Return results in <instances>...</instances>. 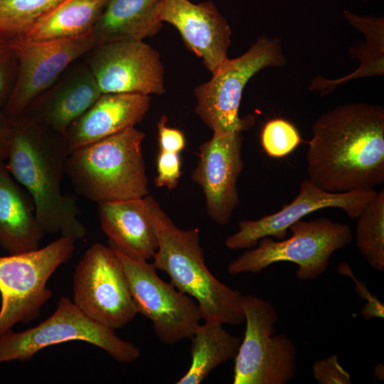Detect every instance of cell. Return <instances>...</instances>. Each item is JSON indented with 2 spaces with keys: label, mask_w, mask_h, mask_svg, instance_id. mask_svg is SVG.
Wrapping results in <instances>:
<instances>
[{
  "label": "cell",
  "mask_w": 384,
  "mask_h": 384,
  "mask_svg": "<svg viewBox=\"0 0 384 384\" xmlns=\"http://www.w3.org/2000/svg\"><path fill=\"white\" fill-rule=\"evenodd\" d=\"M181 174L179 153L160 150L157 156V175L154 178L156 186L169 190L175 188Z\"/></svg>",
  "instance_id": "29"
},
{
  "label": "cell",
  "mask_w": 384,
  "mask_h": 384,
  "mask_svg": "<svg viewBox=\"0 0 384 384\" xmlns=\"http://www.w3.org/2000/svg\"><path fill=\"white\" fill-rule=\"evenodd\" d=\"M166 122V115L157 122L160 150L180 153L186 146L185 137L180 130L167 127Z\"/></svg>",
  "instance_id": "32"
},
{
  "label": "cell",
  "mask_w": 384,
  "mask_h": 384,
  "mask_svg": "<svg viewBox=\"0 0 384 384\" xmlns=\"http://www.w3.org/2000/svg\"><path fill=\"white\" fill-rule=\"evenodd\" d=\"M159 246L152 262L179 291L193 297L204 321L239 325L245 321L242 294L218 281L208 269L198 228L177 227L153 196H144Z\"/></svg>",
  "instance_id": "3"
},
{
  "label": "cell",
  "mask_w": 384,
  "mask_h": 384,
  "mask_svg": "<svg viewBox=\"0 0 384 384\" xmlns=\"http://www.w3.org/2000/svg\"><path fill=\"white\" fill-rule=\"evenodd\" d=\"M297 129L288 121L274 119L267 122L261 133V144L272 157L279 158L292 152L300 143Z\"/></svg>",
  "instance_id": "27"
},
{
  "label": "cell",
  "mask_w": 384,
  "mask_h": 384,
  "mask_svg": "<svg viewBox=\"0 0 384 384\" xmlns=\"http://www.w3.org/2000/svg\"><path fill=\"white\" fill-rule=\"evenodd\" d=\"M11 134V118L0 110V164L8 157Z\"/></svg>",
  "instance_id": "33"
},
{
  "label": "cell",
  "mask_w": 384,
  "mask_h": 384,
  "mask_svg": "<svg viewBox=\"0 0 384 384\" xmlns=\"http://www.w3.org/2000/svg\"><path fill=\"white\" fill-rule=\"evenodd\" d=\"M338 272L341 274H348L353 278L356 284V291L358 292L359 297L368 301V303L366 304L361 309V314L366 319H370L373 317L383 319L384 317V308L383 304H381L375 296L371 295L369 293L365 284L355 278L352 274L348 264L346 262H341L338 265Z\"/></svg>",
  "instance_id": "31"
},
{
  "label": "cell",
  "mask_w": 384,
  "mask_h": 384,
  "mask_svg": "<svg viewBox=\"0 0 384 384\" xmlns=\"http://www.w3.org/2000/svg\"><path fill=\"white\" fill-rule=\"evenodd\" d=\"M87 53L86 64L102 93L165 92L160 55L142 41L101 43Z\"/></svg>",
  "instance_id": "13"
},
{
  "label": "cell",
  "mask_w": 384,
  "mask_h": 384,
  "mask_svg": "<svg viewBox=\"0 0 384 384\" xmlns=\"http://www.w3.org/2000/svg\"><path fill=\"white\" fill-rule=\"evenodd\" d=\"M75 241L61 236L43 248L0 257V338L16 324L39 316L53 296L46 283L72 257Z\"/></svg>",
  "instance_id": "7"
},
{
  "label": "cell",
  "mask_w": 384,
  "mask_h": 384,
  "mask_svg": "<svg viewBox=\"0 0 384 384\" xmlns=\"http://www.w3.org/2000/svg\"><path fill=\"white\" fill-rule=\"evenodd\" d=\"M286 64L278 38L258 37L245 53L227 59L212 73L209 81L196 88L195 113L213 132L242 133L254 124L252 117L239 115L245 85L261 70Z\"/></svg>",
  "instance_id": "5"
},
{
  "label": "cell",
  "mask_w": 384,
  "mask_h": 384,
  "mask_svg": "<svg viewBox=\"0 0 384 384\" xmlns=\"http://www.w3.org/2000/svg\"><path fill=\"white\" fill-rule=\"evenodd\" d=\"M10 43L18 61L16 81L4 110L11 118L22 115L73 61L97 45L92 33L48 41L10 38Z\"/></svg>",
  "instance_id": "12"
},
{
  "label": "cell",
  "mask_w": 384,
  "mask_h": 384,
  "mask_svg": "<svg viewBox=\"0 0 384 384\" xmlns=\"http://www.w3.org/2000/svg\"><path fill=\"white\" fill-rule=\"evenodd\" d=\"M343 15L353 27L366 36V43L350 50L351 55L357 58L361 64L353 73L341 78L329 80L321 76L314 78L309 89L319 90L322 95H326L336 87L353 80L384 75L383 17L361 16L347 10L344 11Z\"/></svg>",
  "instance_id": "22"
},
{
  "label": "cell",
  "mask_w": 384,
  "mask_h": 384,
  "mask_svg": "<svg viewBox=\"0 0 384 384\" xmlns=\"http://www.w3.org/2000/svg\"><path fill=\"white\" fill-rule=\"evenodd\" d=\"M72 341L91 343L121 363L133 362L141 355L137 346L119 338L114 329L94 320L62 297L53 314L38 325L21 332L11 330L0 338V363L26 362L46 347Z\"/></svg>",
  "instance_id": "8"
},
{
  "label": "cell",
  "mask_w": 384,
  "mask_h": 384,
  "mask_svg": "<svg viewBox=\"0 0 384 384\" xmlns=\"http://www.w3.org/2000/svg\"><path fill=\"white\" fill-rule=\"evenodd\" d=\"M64 0H0V34L24 36Z\"/></svg>",
  "instance_id": "26"
},
{
  "label": "cell",
  "mask_w": 384,
  "mask_h": 384,
  "mask_svg": "<svg viewBox=\"0 0 384 384\" xmlns=\"http://www.w3.org/2000/svg\"><path fill=\"white\" fill-rule=\"evenodd\" d=\"M374 375L378 379L383 380V366L381 364H378L375 367Z\"/></svg>",
  "instance_id": "34"
},
{
  "label": "cell",
  "mask_w": 384,
  "mask_h": 384,
  "mask_svg": "<svg viewBox=\"0 0 384 384\" xmlns=\"http://www.w3.org/2000/svg\"><path fill=\"white\" fill-rule=\"evenodd\" d=\"M101 94L93 74L85 63L72 70L53 89L46 90L35 99L23 114L65 136L69 126Z\"/></svg>",
  "instance_id": "18"
},
{
  "label": "cell",
  "mask_w": 384,
  "mask_h": 384,
  "mask_svg": "<svg viewBox=\"0 0 384 384\" xmlns=\"http://www.w3.org/2000/svg\"><path fill=\"white\" fill-rule=\"evenodd\" d=\"M309 180L331 193L372 189L384 182V109L362 102L338 105L312 127Z\"/></svg>",
  "instance_id": "1"
},
{
  "label": "cell",
  "mask_w": 384,
  "mask_h": 384,
  "mask_svg": "<svg viewBox=\"0 0 384 384\" xmlns=\"http://www.w3.org/2000/svg\"><path fill=\"white\" fill-rule=\"evenodd\" d=\"M153 16L176 27L188 48L202 59L211 73L228 59L231 29L213 2L160 0Z\"/></svg>",
  "instance_id": "16"
},
{
  "label": "cell",
  "mask_w": 384,
  "mask_h": 384,
  "mask_svg": "<svg viewBox=\"0 0 384 384\" xmlns=\"http://www.w3.org/2000/svg\"><path fill=\"white\" fill-rule=\"evenodd\" d=\"M246 328L235 357L234 384H286L297 370V351L284 334H274L279 316L267 300L242 295Z\"/></svg>",
  "instance_id": "9"
},
{
  "label": "cell",
  "mask_w": 384,
  "mask_h": 384,
  "mask_svg": "<svg viewBox=\"0 0 384 384\" xmlns=\"http://www.w3.org/2000/svg\"><path fill=\"white\" fill-rule=\"evenodd\" d=\"M110 247L122 264L137 314L151 321L158 338L166 344L191 339L202 319L197 302L163 281L153 263L131 258Z\"/></svg>",
  "instance_id": "11"
},
{
  "label": "cell",
  "mask_w": 384,
  "mask_h": 384,
  "mask_svg": "<svg viewBox=\"0 0 384 384\" xmlns=\"http://www.w3.org/2000/svg\"><path fill=\"white\" fill-rule=\"evenodd\" d=\"M191 339V363L176 384H199L210 371L225 361L235 358L240 338L228 333L223 324L205 321L199 324Z\"/></svg>",
  "instance_id": "24"
},
{
  "label": "cell",
  "mask_w": 384,
  "mask_h": 384,
  "mask_svg": "<svg viewBox=\"0 0 384 384\" xmlns=\"http://www.w3.org/2000/svg\"><path fill=\"white\" fill-rule=\"evenodd\" d=\"M11 120L6 167L32 198L41 226L46 233L82 238L86 228L77 200L61 191L68 156L65 136L24 114Z\"/></svg>",
  "instance_id": "2"
},
{
  "label": "cell",
  "mask_w": 384,
  "mask_h": 384,
  "mask_svg": "<svg viewBox=\"0 0 384 384\" xmlns=\"http://www.w3.org/2000/svg\"><path fill=\"white\" fill-rule=\"evenodd\" d=\"M376 194L373 188L331 193L305 179L301 181L299 193L290 203L284 205L279 211L260 219L241 220L238 231L227 237L225 245L230 250H237L254 248L263 237L284 240L292 224L324 208H338L351 218H358Z\"/></svg>",
  "instance_id": "14"
},
{
  "label": "cell",
  "mask_w": 384,
  "mask_h": 384,
  "mask_svg": "<svg viewBox=\"0 0 384 384\" xmlns=\"http://www.w3.org/2000/svg\"><path fill=\"white\" fill-rule=\"evenodd\" d=\"M18 70V61L10 38L0 34V109L5 107L11 95Z\"/></svg>",
  "instance_id": "28"
},
{
  "label": "cell",
  "mask_w": 384,
  "mask_h": 384,
  "mask_svg": "<svg viewBox=\"0 0 384 384\" xmlns=\"http://www.w3.org/2000/svg\"><path fill=\"white\" fill-rule=\"evenodd\" d=\"M314 377L320 384H351V375L339 364L336 355L316 361L312 367Z\"/></svg>",
  "instance_id": "30"
},
{
  "label": "cell",
  "mask_w": 384,
  "mask_h": 384,
  "mask_svg": "<svg viewBox=\"0 0 384 384\" xmlns=\"http://www.w3.org/2000/svg\"><path fill=\"white\" fill-rule=\"evenodd\" d=\"M242 133L213 132L198 148L191 179L205 196L208 217L220 225L228 224L239 204L237 187L244 168Z\"/></svg>",
  "instance_id": "15"
},
{
  "label": "cell",
  "mask_w": 384,
  "mask_h": 384,
  "mask_svg": "<svg viewBox=\"0 0 384 384\" xmlns=\"http://www.w3.org/2000/svg\"><path fill=\"white\" fill-rule=\"evenodd\" d=\"M149 95L138 93H102L68 128V154L73 150L135 127L150 107Z\"/></svg>",
  "instance_id": "17"
},
{
  "label": "cell",
  "mask_w": 384,
  "mask_h": 384,
  "mask_svg": "<svg viewBox=\"0 0 384 384\" xmlns=\"http://www.w3.org/2000/svg\"><path fill=\"white\" fill-rule=\"evenodd\" d=\"M36 215L34 203L11 178L0 164V246L9 255L39 248L45 235Z\"/></svg>",
  "instance_id": "20"
},
{
  "label": "cell",
  "mask_w": 384,
  "mask_h": 384,
  "mask_svg": "<svg viewBox=\"0 0 384 384\" xmlns=\"http://www.w3.org/2000/svg\"><path fill=\"white\" fill-rule=\"evenodd\" d=\"M97 211L109 246L133 259L153 257L159 242L144 197L99 203Z\"/></svg>",
  "instance_id": "19"
},
{
  "label": "cell",
  "mask_w": 384,
  "mask_h": 384,
  "mask_svg": "<svg viewBox=\"0 0 384 384\" xmlns=\"http://www.w3.org/2000/svg\"><path fill=\"white\" fill-rule=\"evenodd\" d=\"M144 138L130 127L69 153L65 172L75 192L97 204L149 195Z\"/></svg>",
  "instance_id": "4"
},
{
  "label": "cell",
  "mask_w": 384,
  "mask_h": 384,
  "mask_svg": "<svg viewBox=\"0 0 384 384\" xmlns=\"http://www.w3.org/2000/svg\"><path fill=\"white\" fill-rule=\"evenodd\" d=\"M289 229L292 235L287 239L260 238L255 248L244 252L228 265V272L257 274L274 263L291 262L298 266L296 277L299 279H313L326 270L331 255L353 238L350 225L326 218L310 221L301 219Z\"/></svg>",
  "instance_id": "6"
},
{
  "label": "cell",
  "mask_w": 384,
  "mask_h": 384,
  "mask_svg": "<svg viewBox=\"0 0 384 384\" xmlns=\"http://www.w3.org/2000/svg\"><path fill=\"white\" fill-rule=\"evenodd\" d=\"M107 1L64 0L21 38L29 41H48L75 38L90 33Z\"/></svg>",
  "instance_id": "23"
},
{
  "label": "cell",
  "mask_w": 384,
  "mask_h": 384,
  "mask_svg": "<svg viewBox=\"0 0 384 384\" xmlns=\"http://www.w3.org/2000/svg\"><path fill=\"white\" fill-rule=\"evenodd\" d=\"M356 241L358 248L375 270H384V190L359 215Z\"/></svg>",
  "instance_id": "25"
},
{
  "label": "cell",
  "mask_w": 384,
  "mask_h": 384,
  "mask_svg": "<svg viewBox=\"0 0 384 384\" xmlns=\"http://www.w3.org/2000/svg\"><path fill=\"white\" fill-rule=\"evenodd\" d=\"M160 0H107L92 34L97 44L142 41L153 37L162 23L153 16Z\"/></svg>",
  "instance_id": "21"
},
{
  "label": "cell",
  "mask_w": 384,
  "mask_h": 384,
  "mask_svg": "<svg viewBox=\"0 0 384 384\" xmlns=\"http://www.w3.org/2000/svg\"><path fill=\"white\" fill-rule=\"evenodd\" d=\"M74 303L94 320L114 329L137 314L122 264L110 246L92 244L75 267Z\"/></svg>",
  "instance_id": "10"
}]
</instances>
